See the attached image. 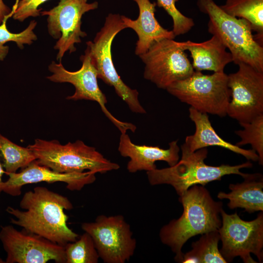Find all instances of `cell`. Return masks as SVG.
<instances>
[{
  "instance_id": "cell-12",
  "label": "cell",
  "mask_w": 263,
  "mask_h": 263,
  "mask_svg": "<svg viewBox=\"0 0 263 263\" xmlns=\"http://www.w3.org/2000/svg\"><path fill=\"white\" fill-rule=\"evenodd\" d=\"M87 0H59L53 8L40 12L42 16H47L49 34L58 39L54 48L58 51L56 58L59 62L66 52H75V44L80 43L81 38L87 35L81 30L82 16L98 7L97 1L89 3Z\"/></svg>"
},
{
  "instance_id": "cell-19",
  "label": "cell",
  "mask_w": 263,
  "mask_h": 263,
  "mask_svg": "<svg viewBox=\"0 0 263 263\" xmlns=\"http://www.w3.org/2000/svg\"><path fill=\"white\" fill-rule=\"evenodd\" d=\"M182 49L188 50L192 58V65L195 71H212L223 72L226 65L232 62L231 54L216 36L209 39L197 43L188 40L179 42Z\"/></svg>"
},
{
  "instance_id": "cell-29",
  "label": "cell",
  "mask_w": 263,
  "mask_h": 263,
  "mask_svg": "<svg viewBox=\"0 0 263 263\" xmlns=\"http://www.w3.org/2000/svg\"><path fill=\"white\" fill-rule=\"evenodd\" d=\"M11 9L0 0V25L12 14Z\"/></svg>"
},
{
  "instance_id": "cell-21",
  "label": "cell",
  "mask_w": 263,
  "mask_h": 263,
  "mask_svg": "<svg viewBox=\"0 0 263 263\" xmlns=\"http://www.w3.org/2000/svg\"><path fill=\"white\" fill-rule=\"evenodd\" d=\"M220 240L218 230L202 234L192 243V249L183 254L181 263H226L218 249Z\"/></svg>"
},
{
  "instance_id": "cell-17",
  "label": "cell",
  "mask_w": 263,
  "mask_h": 263,
  "mask_svg": "<svg viewBox=\"0 0 263 263\" xmlns=\"http://www.w3.org/2000/svg\"><path fill=\"white\" fill-rule=\"evenodd\" d=\"M139 8V16L135 20L125 16L121 19L127 28H132L138 36L135 54L140 56L145 53L156 41L168 38L173 39L175 36L172 31L164 28L155 17L156 2L150 0H133Z\"/></svg>"
},
{
  "instance_id": "cell-7",
  "label": "cell",
  "mask_w": 263,
  "mask_h": 263,
  "mask_svg": "<svg viewBox=\"0 0 263 263\" xmlns=\"http://www.w3.org/2000/svg\"><path fill=\"white\" fill-rule=\"evenodd\" d=\"M127 28L119 14H109L104 26L97 32L93 41L86 42L92 61L97 72V78L114 88L116 94L135 113H145L138 99L139 93L127 85L118 75L114 66L111 46L116 35Z\"/></svg>"
},
{
  "instance_id": "cell-11",
  "label": "cell",
  "mask_w": 263,
  "mask_h": 263,
  "mask_svg": "<svg viewBox=\"0 0 263 263\" xmlns=\"http://www.w3.org/2000/svg\"><path fill=\"white\" fill-rule=\"evenodd\" d=\"M80 59L81 67L77 71L71 72L66 70L61 61L56 63L52 61L48 66L49 71L52 75L46 78L57 83H69L75 88V93L68 96L66 99L76 101L88 100L97 102L106 117L117 127L121 133H126L130 130L135 132L136 127L132 123L123 122L113 116L106 107L107 99L99 88L97 82V72L95 68L88 50Z\"/></svg>"
},
{
  "instance_id": "cell-27",
  "label": "cell",
  "mask_w": 263,
  "mask_h": 263,
  "mask_svg": "<svg viewBox=\"0 0 263 263\" xmlns=\"http://www.w3.org/2000/svg\"><path fill=\"white\" fill-rule=\"evenodd\" d=\"M179 0H157L156 5L162 7L173 20L172 32L175 36L188 33L194 26L192 19L186 17L176 8Z\"/></svg>"
},
{
  "instance_id": "cell-28",
  "label": "cell",
  "mask_w": 263,
  "mask_h": 263,
  "mask_svg": "<svg viewBox=\"0 0 263 263\" xmlns=\"http://www.w3.org/2000/svg\"><path fill=\"white\" fill-rule=\"evenodd\" d=\"M48 0H20L12 11L15 20L23 22L29 17H37L40 15L41 9L38 7Z\"/></svg>"
},
{
  "instance_id": "cell-25",
  "label": "cell",
  "mask_w": 263,
  "mask_h": 263,
  "mask_svg": "<svg viewBox=\"0 0 263 263\" xmlns=\"http://www.w3.org/2000/svg\"><path fill=\"white\" fill-rule=\"evenodd\" d=\"M243 130L236 131L235 133L241 140L235 145L241 147L247 144L251 146L259 156V163L263 165V114L247 123L240 124Z\"/></svg>"
},
{
  "instance_id": "cell-16",
  "label": "cell",
  "mask_w": 263,
  "mask_h": 263,
  "mask_svg": "<svg viewBox=\"0 0 263 263\" xmlns=\"http://www.w3.org/2000/svg\"><path fill=\"white\" fill-rule=\"evenodd\" d=\"M177 141L169 143L168 149L157 146L138 145L133 143L126 133H121L118 148L120 155L130 158L127 169L129 172L149 171L156 169L155 164L157 161H163L173 166L179 160L180 148Z\"/></svg>"
},
{
  "instance_id": "cell-9",
  "label": "cell",
  "mask_w": 263,
  "mask_h": 263,
  "mask_svg": "<svg viewBox=\"0 0 263 263\" xmlns=\"http://www.w3.org/2000/svg\"><path fill=\"white\" fill-rule=\"evenodd\" d=\"M82 229L92 237L99 258L105 263H125L133 256L136 241L123 216H98Z\"/></svg>"
},
{
  "instance_id": "cell-3",
  "label": "cell",
  "mask_w": 263,
  "mask_h": 263,
  "mask_svg": "<svg viewBox=\"0 0 263 263\" xmlns=\"http://www.w3.org/2000/svg\"><path fill=\"white\" fill-rule=\"evenodd\" d=\"M197 5L208 16V32L228 49L232 62L244 63L263 72V47L255 39L249 22L227 14L214 0H197Z\"/></svg>"
},
{
  "instance_id": "cell-30",
  "label": "cell",
  "mask_w": 263,
  "mask_h": 263,
  "mask_svg": "<svg viewBox=\"0 0 263 263\" xmlns=\"http://www.w3.org/2000/svg\"><path fill=\"white\" fill-rule=\"evenodd\" d=\"M3 173H5V170H4V168L3 167L2 163H1V161H0V194L1 192H2L1 188V184H2V182H3L2 181V175H3Z\"/></svg>"
},
{
  "instance_id": "cell-15",
  "label": "cell",
  "mask_w": 263,
  "mask_h": 263,
  "mask_svg": "<svg viewBox=\"0 0 263 263\" xmlns=\"http://www.w3.org/2000/svg\"><path fill=\"white\" fill-rule=\"evenodd\" d=\"M6 174L9 178L2 182L1 190L13 196L20 195L22 187L27 184L60 182L66 183V188L71 191H80L85 186L93 183L96 180L95 174L90 171L60 173L39 165L36 160L19 172Z\"/></svg>"
},
{
  "instance_id": "cell-20",
  "label": "cell",
  "mask_w": 263,
  "mask_h": 263,
  "mask_svg": "<svg viewBox=\"0 0 263 263\" xmlns=\"http://www.w3.org/2000/svg\"><path fill=\"white\" fill-rule=\"evenodd\" d=\"M231 191H220L217 195L220 199H227L230 209L242 208L249 213L263 211V179L261 173L248 174L244 181L230 184Z\"/></svg>"
},
{
  "instance_id": "cell-22",
  "label": "cell",
  "mask_w": 263,
  "mask_h": 263,
  "mask_svg": "<svg viewBox=\"0 0 263 263\" xmlns=\"http://www.w3.org/2000/svg\"><path fill=\"white\" fill-rule=\"evenodd\" d=\"M220 6L227 14L246 20L263 39V0H226Z\"/></svg>"
},
{
  "instance_id": "cell-6",
  "label": "cell",
  "mask_w": 263,
  "mask_h": 263,
  "mask_svg": "<svg viewBox=\"0 0 263 263\" xmlns=\"http://www.w3.org/2000/svg\"><path fill=\"white\" fill-rule=\"evenodd\" d=\"M166 90L200 112L221 117L227 115L231 92L227 75L224 72L204 75L194 71L191 75L174 82Z\"/></svg>"
},
{
  "instance_id": "cell-1",
  "label": "cell",
  "mask_w": 263,
  "mask_h": 263,
  "mask_svg": "<svg viewBox=\"0 0 263 263\" xmlns=\"http://www.w3.org/2000/svg\"><path fill=\"white\" fill-rule=\"evenodd\" d=\"M19 206L24 211L11 207L6 209L16 218L11 219L12 224L62 246L78 238L67 225L69 217L64 210L73 208L67 197L38 186L24 193Z\"/></svg>"
},
{
  "instance_id": "cell-5",
  "label": "cell",
  "mask_w": 263,
  "mask_h": 263,
  "mask_svg": "<svg viewBox=\"0 0 263 263\" xmlns=\"http://www.w3.org/2000/svg\"><path fill=\"white\" fill-rule=\"evenodd\" d=\"M38 163L60 173L90 171L94 174L117 170L119 165L107 159L93 147L78 140L61 145L57 140L36 139L27 146Z\"/></svg>"
},
{
  "instance_id": "cell-23",
  "label": "cell",
  "mask_w": 263,
  "mask_h": 263,
  "mask_svg": "<svg viewBox=\"0 0 263 263\" xmlns=\"http://www.w3.org/2000/svg\"><path fill=\"white\" fill-rule=\"evenodd\" d=\"M0 159L7 174L26 167L36 157L28 147L19 146L0 134Z\"/></svg>"
},
{
  "instance_id": "cell-13",
  "label": "cell",
  "mask_w": 263,
  "mask_h": 263,
  "mask_svg": "<svg viewBox=\"0 0 263 263\" xmlns=\"http://www.w3.org/2000/svg\"><path fill=\"white\" fill-rule=\"evenodd\" d=\"M0 241L7 253L6 263H66L64 246L22 228L1 226Z\"/></svg>"
},
{
  "instance_id": "cell-8",
  "label": "cell",
  "mask_w": 263,
  "mask_h": 263,
  "mask_svg": "<svg viewBox=\"0 0 263 263\" xmlns=\"http://www.w3.org/2000/svg\"><path fill=\"white\" fill-rule=\"evenodd\" d=\"M222 225L218 231L222 245L220 252L227 263L239 256L244 263H256L251 256L254 254L260 263L263 260V213L246 221L237 212L228 214L221 212Z\"/></svg>"
},
{
  "instance_id": "cell-2",
  "label": "cell",
  "mask_w": 263,
  "mask_h": 263,
  "mask_svg": "<svg viewBox=\"0 0 263 263\" xmlns=\"http://www.w3.org/2000/svg\"><path fill=\"white\" fill-rule=\"evenodd\" d=\"M179 201L183 207V213L162 227L159 237L175 254V261L181 263L182 248L188 239L220 228L223 204L215 201L204 186L198 185L189 188L179 196Z\"/></svg>"
},
{
  "instance_id": "cell-4",
  "label": "cell",
  "mask_w": 263,
  "mask_h": 263,
  "mask_svg": "<svg viewBox=\"0 0 263 263\" xmlns=\"http://www.w3.org/2000/svg\"><path fill=\"white\" fill-rule=\"evenodd\" d=\"M181 151V158L174 166L147 171L148 179L151 185H171L180 196L193 185L204 186L210 182L221 180L225 175L237 174L244 178L248 174L242 172L240 169L252 167L249 161L234 166L207 165L205 163L208 153L207 148L192 152L183 149Z\"/></svg>"
},
{
  "instance_id": "cell-26",
  "label": "cell",
  "mask_w": 263,
  "mask_h": 263,
  "mask_svg": "<svg viewBox=\"0 0 263 263\" xmlns=\"http://www.w3.org/2000/svg\"><path fill=\"white\" fill-rule=\"evenodd\" d=\"M37 22L32 20L28 26L22 32L14 33L10 32L7 29L6 20L0 25V60L2 61L8 53L9 48L4 45L10 41L15 42L20 49H23L24 44L31 45L38 39L34 32Z\"/></svg>"
},
{
  "instance_id": "cell-10",
  "label": "cell",
  "mask_w": 263,
  "mask_h": 263,
  "mask_svg": "<svg viewBox=\"0 0 263 263\" xmlns=\"http://www.w3.org/2000/svg\"><path fill=\"white\" fill-rule=\"evenodd\" d=\"M145 67L144 77L162 89L191 75L194 70L179 42L165 38L156 41L139 56Z\"/></svg>"
},
{
  "instance_id": "cell-14",
  "label": "cell",
  "mask_w": 263,
  "mask_h": 263,
  "mask_svg": "<svg viewBox=\"0 0 263 263\" xmlns=\"http://www.w3.org/2000/svg\"><path fill=\"white\" fill-rule=\"evenodd\" d=\"M227 75L231 92L227 115L239 124L247 123L263 114V72L244 63Z\"/></svg>"
},
{
  "instance_id": "cell-18",
  "label": "cell",
  "mask_w": 263,
  "mask_h": 263,
  "mask_svg": "<svg viewBox=\"0 0 263 263\" xmlns=\"http://www.w3.org/2000/svg\"><path fill=\"white\" fill-rule=\"evenodd\" d=\"M189 117L195 124V131L193 134L186 137L181 149L192 152L201 149L218 146L242 155L248 160L259 161V156L253 150L243 149L221 138L212 126L207 113L190 107Z\"/></svg>"
},
{
  "instance_id": "cell-24",
  "label": "cell",
  "mask_w": 263,
  "mask_h": 263,
  "mask_svg": "<svg viewBox=\"0 0 263 263\" xmlns=\"http://www.w3.org/2000/svg\"><path fill=\"white\" fill-rule=\"evenodd\" d=\"M66 263H97L99 258L91 235L85 232L74 242L65 246Z\"/></svg>"
}]
</instances>
